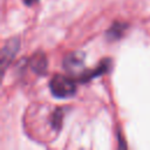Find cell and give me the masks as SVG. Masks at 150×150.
Masks as SVG:
<instances>
[{"label": "cell", "mask_w": 150, "mask_h": 150, "mask_svg": "<svg viewBox=\"0 0 150 150\" xmlns=\"http://www.w3.org/2000/svg\"><path fill=\"white\" fill-rule=\"evenodd\" d=\"M39 0H23V2L26 4V5H28V6H32L33 4H35V2H38Z\"/></svg>", "instance_id": "cell-7"}, {"label": "cell", "mask_w": 150, "mask_h": 150, "mask_svg": "<svg viewBox=\"0 0 150 150\" xmlns=\"http://www.w3.org/2000/svg\"><path fill=\"white\" fill-rule=\"evenodd\" d=\"M127 29V25L121 23V22H115L107 32V38L109 40H117L122 38L124 30Z\"/></svg>", "instance_id": "cell-6"}, {"label": "cell", "mask_w": 150, "mask_h": 150, "mask_svg": "<svg viewBox=\"0 0 150 150\" xmlns=\"http://www.w3.org/2000/svg\"><path fill=\"white\" fill-rule=\"evenodd\" d=\"M84 66V54L81 52H73L64 56L63 67L67 71L71 74H81Z\"/></svg>", "instance_id": "cell-3"}, {"label": "cell", "mask_w": 150, "mask_h": 150, "mask_svg": "<svg viewBox=\"0 0 150 150\" xmlns=\"http://www.w3.org/2000/svg\"><path fill=\"white\" fill-rule=\"evenodd\" d=\"M19 48H20V39H18V38H13V39L8 40L5 43V46L2 47V50H1V68H2V73L5 71L6 67L15 57Z\"/></svg>", "instance_id": "cell-2"}, {"label": "cell", "mask_w": 150, "mask_h": 150, "mask_svg": "<svg viewBox=\"0 0 150 150\" xmlns=\"http://www.w3.org/2000/svg\"><path fill=\"white\" fill-rule=\"evenodd\" d=\"M110 67V60L109 59H104L101 61V63L94 69V70H88V71H82L79 76H80V81L81 82H87L94 77H97L100 75H103L104 73H107L109 70Z\"/></svg>", "instance_id": "cell-4"}, {"label": "cell", "mask_w": 150, "mask_h": 150, "mask_svg": "<svg viewBox=\"0 0 150 150\" xmlns=\"http://www.w3.org/2000/svg\"><path fill=\"white\" fill-rule=\"evenodd\" d=\"M49 89L56 98H68L75 95L76 83L75 81L64 75H55L49 81Z\"/></svg>", "instance_id": "cell-1"}, {"label": "cell", "mask_w": 150, "mask_h": 150, "mask_svg": "<svg viewBox=\"0 0 150 150\" xmlns=\"http://www.w3.org/2000/svg\"><path fill=\"white\" fill-rule=\"evenodd\" d=\"M29 64H30V68L34 70V73H36L38 75H43L46 73L47 60L43 54L38 53V54L33 55L32 59L29 60Z\"/></svg>", "instance_id": "cell-5"}]
</instances>
